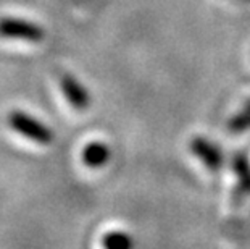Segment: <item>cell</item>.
Instances as JSON below:
<instances>
[{
    "instance_id": "9c48e42d",
    "label": "cell",
    "mask_w": 250,
    "mask_h": 249,
    "mask_svg": "<svg viewBox=\"0 0 250 249\" xmlns=\"http://www.w3.org/2000/svg\"><path fill=\"white\" fill-rule=\"evenodd\" d=\"M246 105H247V107H250V100H249V102H247Z\"/></svg>"
},
{
    "instance_id": "3957f363",
    "label": "cell",
    "mask_w": 250,
    "mask_h": 249,
    "mask_svg": "<svg viewBox=\"0 0 250 249\" xmlns=\"http://www.w3.org/2000/svg\"><path fill=\"white\" fill-rule=\"evenodd\" d=\"M60 88L68 104L78 112H84L90 105V94L86 88L79 83V79L73 75H63L60 79Z\"/></svg>"
},
{
    "instance_id": "8992f818",
    "label": "cell",
    "mask_w": 250,
    "mask_h": 249,
    "mask_svg": "<svg viewBox=\"0 0 250 249\" xmlns=\"http://www.w3.org/2000/svg\"><path fill=\"white\" fill-rule=\"evenodd\" d=\"M232 167L236 172L239 188L242 193H250V160L244 152H237L232 158Z\"/></svg>"
},
{
    "instance_id": "277c9868",
    "label": "cell",
    "mask_w": 250,
    "mask_h": 249,
    "mask_svg": "<svg viewBox=\"0 0 250 249\" xmlns=\"http://www.w3.org/2000/svg\"><path fill=\"white\" fill-rule=\"evenodd\" d=\"M190 151H192L211 172H218L223 167V154L215 142L207 137L197 136L190 141Z\"/></svg>"
},
{
    "instance_id": "5b68a950",
    "label": "cell",
    "mask_w": 250,
    "mask_h": 249,
    "mask_svg": "<svg viewBox=\"0 0 250 249\" xmlns=\"http://www.w3.org/2000/svg\"><path fill=\"white\" fill-rule=\"evenodd\" d=\"M81 160L89 168H100L110 160V147L102 141H90L84 146Z\"/></svg>"
},
{
    "instance_id": "ba28073f",
    "label": "cell",
    "mask_w": 250,
    "mask_h": 249,
    "mask_svg": "<svg viewBox=\"0 0 250 249\" xmlns=\"http://www.w3.org/2000/svg\"><path fill=\"white\" fill-rule=\"evenodd\" d=\"M228 126H229V130L234 131V133H241V131L250 130V107L246 105V109L234 115L229 120V123H228Z\"/></svg>"
},
{
    "instance_id": "52a82bcc",
    "label": "cell",
    "mask_w": 250,
    "mask_h": 249,
    "mask_svg": "<svg viewBox=\"0 0 250 249\" xmlns=\"http://www.w3.org/2000/svg\"><path fill=\"white\" fill-rule=\"evenodd\" d=\"M132 245V238L125 231H108L102 240V246L107 249H131Z\"/></svg>"
},
{
    "instance_id": "7a4b0ae2",
    "label": "cell",
    "mask_w": 250,
    "mask_h": 249,
    "mask_svg": "<svg viewBox=\"0 0 250 249\" xmlns=\"http://www.w3.org/2000/svg\"><path fill=\"white\" fill-rule=\"evenodd\" d=\"M0 38L41 42L45 38V31L41 24L33 23V21L13 17H2L0 18Z\"/></svg>"
},
{
    "instance_id": "6da1fadb",
    "label": "cell",
    "mask_w": 250,
    "mask_h": 249,
    "mask_svg": "<svg viewBox=\"0 0 250 249\" xmlns=\"http://www.w3.org/2000/svg\"><path fill=\"white\" fill-rule=\"evenodd\" d=\"M7 123L15 133L37 142V144L47 146L54 141V131L41 120H37L36 116L23 112V110H12L7 116Z\"/></svg>"
}]
</instances>
